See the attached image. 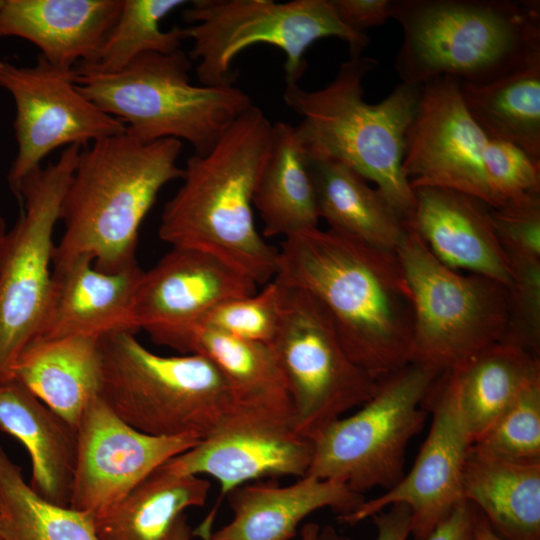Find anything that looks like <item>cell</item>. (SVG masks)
<instances>
[{"label":"cell","mask_w":540,"mask_h":540,"mask_svg":"<svg viewBox=\"0 0 540 540\" xmlns=\"http://www.w3.org/2000/svg\"><path fill=\"white\" fill-rule=\"evenodd\" d=\"M81 148L65 147L20 184L21 213L0 255V382L39 334L53 282V233Z\"/></svg>","instance_id":"8fae6325"},{"label":"cell","mask_w":540,"mask_h":540,"mask_svg":"<svg viewBox=\"0 0 540 540\" xmlns=\"http://www.w3.org/2000/svg\"><path fill=\"white\" fill-rule=\"evenodd\" d=\"M7 233H8V231L6 229L5 220L2 217L1 212H0V255H1V252H2V250L4 248V245H5Z\"/></svg>","instance_id":"b9f144b4"},{"label":"cell","mask_w":540,"mask_h":540,"mask_svg":"<svg viewBox=\"0 0 540 540\" xmlns=\"http://www.w3.org/2000/svg\"><path fill=\"white\" fill-rule=\"evenodd\" d=\"M183 10L184 39L193 41L190 59L199 61L202 85L233 84L232 62L244 49L267 44L285 54L286 83H298L306 69L305 53L317 40L336 37L362 56L369 38L347 28L330 0H195Z\"/></svg>","instance_id":"ba28073f"},{"label":"cell","mask_w":540,"mask_h":540,"mask_svg":"<svg viewBox=\"0 0 540 540\" xmlns=\"http://www.w3.org/2000/svg\"><path fill=\"white\" fill-rule=\"evenodd\" d=\"M460 90L488 138L513 143L540 159V57L487 84L460 82Z\"/></svg>","instance_id":"4dcf8cb0"},{"label":"cell","mask_w":540,"mask_h":540,"mask_svg":"<svg viewBox=\"0 0 540 540\" xmlns=\"http://www.w3.org/2000/svg\"><path fill=\"white\" fill-rule=\"evenodd\" d=\"M123 0H3L0 37L23 38L50 64L73 69L93 60Z\"/></svg>","instance_id":"7402d4cb"},{"label":"cell","mask_w":540,"mask_h":540,"mask_svg":"<svg viewBox=\"0 0 540 540\" xmlns=\"http://www.w3.org/2000/svg\"><path fill=\"white\" fill-rule=\"evenodd\" d=\"M271 142L272 123L253 105L208 153L189 157L182 185L164 205L160 239L212 254L257 285L274 279L278 249L257 230L253 211Z\"/></svg>","instance_id":"7a4b0ae2"},{"label":"cell","mask_w":540,"mask_h":540,"mask_svg":"<svg viewBox=\"0 0 540 540\" xmlns=\"http://www.w3.org/2000/svg\"><path fill=\"white\" fill-rule=\"evenodd\" d=\"M0 431L17 439L32 464L31 488L46 501L70 506L77 433L14 378L0 382Z\"/></svg>","instance_id":"603a6c76"},{"label":"cell","mask_w":540,"mask_h":540,"mask_svg":"<svg viewBox=\"0 0 540 540\" xmlns=\"http://www.w3.org/2000/svg\"><path fill=\"white\" fill-rule=\"evenodd\" d=\"M100 351V396L143 433L201 440L236 405L223 374L202 355H159L127 331L102 336Z\"/></svg>","instance_id":"52a82bcc"},{"label":"cell","mask_w":540,"mask_h":540,"mask_svg":"<svg viewBox=\"0 0 540 540\" xmlns=\"http://www.w3.org/2000/svg\"><path fill=\"white\" fill-rule=\"evenodd\" d=\"M151 340L181 354L209 359L227 380L236 405L293 415L288 386L270 344L235 338L198 323Z\"/></svg>","instance_id":"cb8c5ba5"},{"label":"cell","mask_w":540,"mask_h":540,"mask_svg":"<svg viewBox=\"0 0 540 540\" xmlns=\"http://www.w3.org/2000/svg\"><path fill=\"white\" fill-rule=\"evenodd\" d=\"M395 253L413 299L411 363L443 372L503 340L509 320L505 286L449 268L410 228Z\"/></svg>","instance_id":"9c48e42d"},{"label":"cell","mask_w":540,"mask_h":540,"mask_svg":"<svg viewBox=\"0 0 540 540\" xmlns=\"http://www.w3.org/2000/svg\"><path fill=\"white\" fill-rule=\"evenodd\" d=\"M487 140L464 104L460 81L434 78L422 84L405 137L402 172L412 190L451 189L492 208L483 167Z\"/></svg>","instance_id":"9a60e30c"},{"label":"cell","mask_w":540,"mask_h":540,"mask_svg":"<svg viewBox=\"0 0 540 540\" xmlns=\"http://www.w3.org/2000/svg\"><path fill=\"white\" fill-rule=\"evenodd\" d=\"M0 87L15 103L17 154L7 181L17 197L22 180L62 146H86L122 134L125 124L105 113L75 87L74 68L54 66L38 56L34 66L0 60Z\"/></svg>","instance_id":"4fadbf2b"},{"label":"cell","mask_w":540,"mask_h":540,"mask_svg":"<svg viewBox=\"0 0 540 540\" xmlns=\"http://www.w3.org/2000/svg\"><path fill=\"white\" fill-rule=\"evenodd\" d=\"M340 21L357 34L384 24L391 14L392 0H330Z\"/></svg>","instance_id":"8d00e7d4"},{"label":"cell","mask_w":540,"mask_h":540,"mask_svg":"<svg viewBox=\"0 0 540 540\" xmlns=\"http://www.w3.org/2000/svg\"><path fill=\"white\" fill-rule=\"evenodd\" d=\"M318 212L329 229L378 249L396 252L409 227L377 189L344 163L309 159Z\"/></svg>","instance_id":"83f0119b"},{"label":"cell","mask_w":540,"mask_h":540,"mask_svg":"<svg viewBox=\"0 0 540 540\" xmlns=\"http://www.w3.org/2000/svg\"><path fill=\"white\" fill-rule=\"evenodd\" d=\"M257 292V283L207 252L172 247L144 271L133 303L136 331L149 337L197 322L217 304Z\"/></svg>","instance_id":"ac0fdd59"},{"label":"cell","mask_w":540,"mask_h":540,"mask_svg":"<svg viewBox=\"0 0 540 540\" xmlns=\"http://www.w3.org/2000/svg\"><path fill=\"white\" fill-rule=\"evenodd\" d=\"M226 498L232 520L216 531L201 533L198 540H291L310 514L330 508L341 517L364 501L342 482L313 476L286 486L272 481L246 483Z\"/></svg>","instance_id":"44dd1931"},{"label":"cell","mask_w":540,"mask_h":540,"mask_svg":"<svg viewBox=\"0 0 540 540\" xmlns=\"http://www.w3.org/2000/svg\"><path fill=\"white\" fill-rule=\"evenodd\" d=\"M211 483L165 464L105 511L92 516L98 540H176L185 511L205 505Z\"/></svg>","instance_id":"484cf974"},{"label":"cell","mask_w":540,"mask_h":540,"mask_svg":"<svg viewBox=\"0 0 540 540\" xmlns=\"http://www.w3.org/2000/svg\"><path fill=\"white\" fill-rule=\"evenodd\" d=\"M282 302L283 287L272 280L260 292L217 304L195 323L235 338L271 344L279 327Z\"/></svg>","instance_id":"e575fe53"},{"label":"cell","mask_w":540,"mask_h":540,"mask_svg":"<svg viewBox=\"0 0 540 540\" xmlns=\"http://www.w3.org/2000/svg\"><path fill=\"white\" fill-rule=\"evenodd\" d=\"M472 445L511 462L540 464V379Z\"/></svg>","instance_id":"d590c367"},{"label":"cell","mask_w":540,"mask_h":540,"mask_svg":"<svg viewBox=\"0 0 540 540\" xmlns=\"http://www.w3.org/2000/svg\"><path fill=\"white\" fill-rule=\"evenodd\" d=\"M181 149L178 139L144 144L125 132L81 148L61 204L64 232L53 270L83 255L105 272L137 264L142 222L161 189L184 176Z\"/></svg>","instance_id":"3957f363"},{"label":"cell","mask_w":540,"mask_h":540,"mask_svg":"<svg viewBox=\"0 0 540 540\" xmlns=\"http://www.w3.org/2000/svg\"><path fill=\"white\" fill-rule=\"evenodd\" d=\"M440 373L409 363L379 379L358 411L334 421L314 439L305 476L342 482L361 495L394 486L404 476L406 448L425 423L424 401Z\"/></svg>","instance_id":"30bf717a"},{"label":"cell","mask_w":540,"mask_h":540,"mask_svg":"<svg viewBox=\"0 0 540 540\" xmlns=\"http://www.w3.org/2000/svg\"><path fill=\"white\" fill-rule=\"evenodd\" d=\"M478 508L462 500L422 540H475V523Z\"/></svg>","instance_id":"f35d334b"},{"label":"cell","mask_w":540,"mask_h":540,"mask_svg":"<svg viewBox=\"0 0 540 540\" xmlns=\"http://www.w3.org/2000/svg\"><path fill=\"white\" fill-rule=\"evenodd\" d=\"M142 273L138 263L117 272L101 271L87 255L53 270L52 288L36 339L136 333L132 303Z\"/></svg>","instance_id":"ffe728a7"},{"label":"cell","mask_w":540,"mask_h":540,"mask_svg":"<svg viewBox=\"0 0 540 540\" xmlns=\"http://www.w3.org/2000/svg\"><path fill=\"white\" fill-rule=\"evenodd\" d=\"M187 3L189 1L185 0H123L115 23L93 60L77 64L74 73L111 74L122 70L141 54H169L179 50L184 40L182 27L164 31L160 22Z\"/></svg>","instance_id":"d6a6232c"},{"label":"cell","mask_w":540,"mask_h":540,"mask_svg":"<svg viewBox=\"0 0 540 540\" xmlns=\"http://www.w3.org/2000/svg\"><path fill=\"white\" fill-rule=\"evenodd\" d=\"M462 496L505 540H540V464H521L471 445Z\"/></svg>","instance_id":"4316f807"},{"label":"cell","mask_w":540,"mask_h":540,"mask_svg":"<svg viewBox=\"0 0 540 540\" xmlns=\"http://www.w3.org/2000/svg\"><path fill=\"white\" fill-rule=\"evenodd\" d=\"M376 66L374 58L350 57L320 89L286 83L283 100L301 117L296 131L309 159L346 164L373 182L408 223L415 196L402 160L422 85L401 82L380 102L367 103L363 81Z\"/></svg>","instance_id":"5b68a950"},{"label":"cell","mask_w":540,"mask_h":540,"mask_svg":"<svg viewBox=\"0 0 540 540\" xmlns=\"http://www.w3.org/2000/svg\"><path fill=\"white\" fill-rule=\"evenodd\" d=\"M413 191L415 206L407 225L430 252L451 269L490 278L510 291L512 271L492 224L491 207L451 189Z\"/></svg>","instance_id":"d6986e66"},{"label":"cell","mask_w":540,"mask_h":540,"mask_svg":"<svg viewBox=\"0 0 540 540\" xmlns=\"http://www.w3.org/2000/svg\"><path fill=\"white\" fill-rule=\"evenodd\" d=\"M282 287L280 323L270 345L288 386L295 429L314 441L368 401L378 380L351 360L329 313L312 294Z\"/></svg>","instance_id":"7c38bea8"},{"label":"cell","mask_w":540,"mask_h":540,"mask_svg":"<svg viewBox=\"0 0 540 540\" xmlns=\"http://www.w3.org/2000/svg\"><path fill=\"white\" fill-rule=\"evenodd\" d=\"M445 372L473 444L540 379V359L520 346L498 342Z\"/></svg>","instance_id":"f1b7e54d"},{"label":"cell","mask_w":540,"mask_h":540,"mask_svg":"<svg viewBox=\"0 0 540 540\" xmlns=\"http://www.w3.org/2000/svg\"><path fill=\"white\" fill-rule=\"evenodd\" d=\"M372 516L376 527L375 540H407L411 535V510L407 505L394 504ZM315 540H348L332 526L320 529Z\"/></svg>","instance_id":"74e56055"},{"label":"cell","mask_w":540,"mask_h":540,"mask_svg":"<svg viewBox=\"0 0 540 540\" xmlns=\"http://www.w3.org/2000/svg\"><path fill=\"white\" fill-rule=\"evenodd\" d=\"M190 539H191V529L189 525H186L181 530L176 540H190Z\"/></svg>","instance_id":"7bdbcfd3"},{"label":"cell","mask_w":540,"mask_h":540,"mask_svg":"<svg viewBox=\"0 0 540 540\" xmlns=\"http://www.w3.org/2000/svg\"><path fill=\"white\" fill-rule=\"evenodd\" d=\"M313 452L314 442L296 431L292 414L235 405L208 436L164 464L180 474L214 478L223 498L261 479L304 477Z\"/></svg>","instance_id":"5bb4252c"},{"label":"cell","mask_w":540,"mask_h":540,"mask_svg":"<svg viewBox=\"0 0 540 540\" xmlns=\"http://www.w3.org/2000/svg\"><path fill=\"white\" fill-rule=\"evenodd\" d=\"M100 338L34 339L15 361L18 380L76 430L81 414L101 388Z\"/></svg>","instance_id":"d4e9b609"},{"label":"cell","mask_w":540,"mask_h":540,"mask_svg":"<svg viewBox=\"0 0 540 540\" xmlns=\"http://www.w3.org/2000/svg\"><path fill=\"white\" fill-rule=\"evenodd\" d=\"M273 280L312 294L374 379L411 363L413 299L395 252L316 227L284 238Z\"/></svg>","instance_id":"6da1fadb"},{"label":"cell","mask_w":540,"mask_h":540,"mask_svg":"<svg viewBox=\"0 0 540 540\" xmlns=\"http://www.w3.org/2000/svg\"><path fill=\"white\" fill-rule=\"evenodd\" d=\"M320 530L319 525L307 522L301 528V540H315Z\"/></svg>","instance_id":"60d3db41"},{"label":"cell","mask_w":540,"mask_h":540,"mask_svg":"<svg viewBox=\"0 0 540 540\" xmlns=\"http://www.w3.org/2000/svg\"><path fill=\"white\" fill-rule=\"evenodd\" d=\"M3 0H0V6L2 5Z\"/></svg>","instance_id":"ee69618b"},{"label":"cell","mask_w":540,"mask_h":540,"mask_svg":"<svg viewBox=\"0 0 540 540\" xmlns=\"http://www.w3.org/2000/svg\"><path fill=\"white\" fill-rule=\"evenodd\" d=\"M0 540H2V539L0 538Z\"/></svg>","instance_id":"f6af8a7d"},{"label":"cell","mask_w":540,"mask_h":540,"mask_svg":"<svg viewBox=\"0 0 540 540\" xmlns=\"http://www.w3.org/2000/svg\"><path fill=\"white\" fill-rule=\"evenodd\" d=\"M70 508L97 515L122 499L157 468L195 446L193 436H154L123 421L99 395L77 428Z\"/></svg>","instance_id":"2e32d148"},{"label":"cell","mask_w":540,"mask_h":540,"mask_svg":"<svg viewBox=\"0 0 540 540\" xmlns=\"http://www.w3.org/2000/svg\"><path fill=\"white\" fill-rule=\"evenodd\" d=\"M424 407L432 423L413 467L382 495L338 517L354 525L394 504L411 510V535L424 539L463 499L462 470L470 437L454 387L445 371L434 381Z\"/></svg>","instance_id":"e0dca14e"},{"label":"cell","mask_w":540,"mask_h":540,"mask_svg":"<svg viewBox=\"0 0 540 540\" xmlns=\"http://www.w3.org/2000/svg\"><path fill=\"white\" fill-rule=\"evenodd\" d=\"M402 83L448 76L487 84L540 57L539 0H392Z\"/></svg>","instance_id":"277c9868"},{"label":"cell","mask_w":540,"mask_h":540,"mask_svg":"<svg viewBox=\"0 0 540 540\" xmlns=\"http://www.w3.org/2000/svg\"><path fill=\"white\" fill-rule=\"evenodd\" d=\"M253 206L263 221V236L287 238L318 227L320 220L309 157L296 126L272 124V142L260 174Z\"/></svg>","instance_id":"f546056e"},{"label":"cell","mask_w":540,"mask_h":540,"mask_svg":"<svg viewBox=\"0 0 540 540\" xmlns=\"http://www.w3.org/2000/svg\"><path fill=\"white\" fill-rule=\"evenodd\" d=\"M190 68V57L180 49L148 52L115 73H74V83L83 96L122 121L135 140H185L194 154L204 155L253 103L234 84H192Z\"/></svg>","instance_id":"8992f818"},{"label":"cell","mask_w":540,"mask_h":540,"mask_svg":"<svg viewBox=\"0 0 540 540\" xmlns=\"http://www.w3.org/2000/svg\"><path fill=\"white\" fill-rule=\"evenodd\" d=\"M483 167L492 208L540 203L539 158L513 143L488 138Z\"/></svg>","instance_id":"836d02e7"},{"label":"cell","mask_w":540,"mask_h":540,"mask_svg":"<svg viewBox=\"0 0 540 540\" xmlns=\"http://www.w3.org/2000/svg\"><path fill=\"white\" fill-rule=\"evenodd\" d=\"M0 538L98 540L91 515L50 503L39 496L1 445Z\"/></svg>","instance_id":"1f68e13d"},{"label":"cell","mask_w":540,"mask_h":540,"mask_svg":"<svg viewBox=\"0 0 540 540\" xmlns=\"http://www.w3.org/2000/svg\"><path fill=\"white\" fill-rule=\"evenodd\" d=\"M475 540H505L492 529L485 516L479 510L475 523Z\"/></svg>","instance_id":"ab89813d"}]
</instances>
